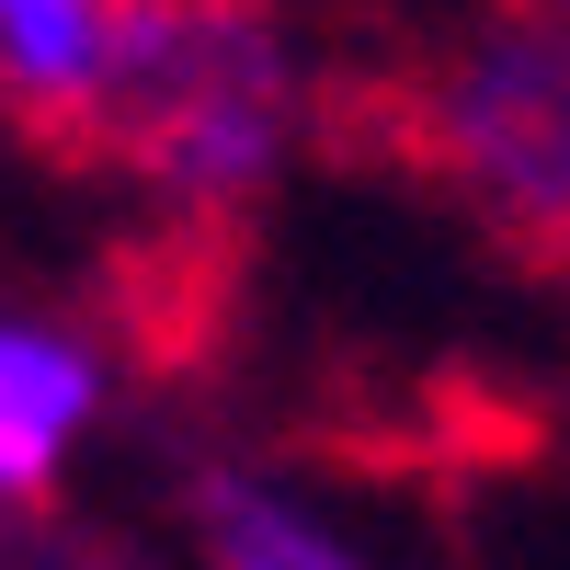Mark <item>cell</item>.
<instances>
[{"label": "cell", "mask_w": 570, "mask_h": 570, "mask_svg": "<svg viewBox=\"0 0 570 570\" xmlns=\"http://www.w3.org/2000/svg\"><path fill=\"white\" fill-rule=\"evenodd\" d=\"M343 171L434 195L491 263L570 297V46L480 12L434 35H354L308 91Z\"/></svg>", "instance_id": "obj_1"}, {"label": "cell", "mask_w": 570, "mask_h": 570, "mask_svg": "<svg viewBox=\"0 0 570 570\" xmlns=\"http://www.w3.org/2000/svg\"><path fill=\"white\" fill-rule=\"evenodd\" d=\"M297 126L274 0H91V69L69 104L23 115L58 171L149 183L171 217L240 228Z\"/></svg>", "instance_id": "obj_2"}, {"label": "cell", "mask_w": 570, "mask_h": 570, "mask_svg": "<svg viewBox=\"0 0 570 570\" xmlns=\"http://www.w3.org/2000/svg\"><path fill=\"white\" fill-rule=\"evenodd\" d=\"M91 411V365L58 343V331H12L0 320V502H35L58 445Z\"/></svg>", "instance_id": "obj_3"}, {"label": "cell", "mask_w": 570, "mask_h": 570, "mask_svg": "<svg viewBox=\"0 0 570 570\" xmlns=\"http://www.w3.org/2000/svg\"><path fill=\"white\" fill-rule=\"evenodd\" d=\"M195 537L217 570H365L354 548H331L308 513H285L263 480H240V468H206L195 480Z\"/></svg>", "instance_id": "obj_4"}, {"label": "cell", "mask_w": 570, "mask_h": 570, "mask_svg": "<svg viewBox=\"0 0 570 570\" xmlns=\"http://www.w3.org/2000/svg\"><path fill=\"white\" fill-rule=\"evenodd\" d=\"M502 12H513V23H537V35H559V46H570V0H502Z\"/></svg>", "instance_id": "obj_5"}]
</instances>
